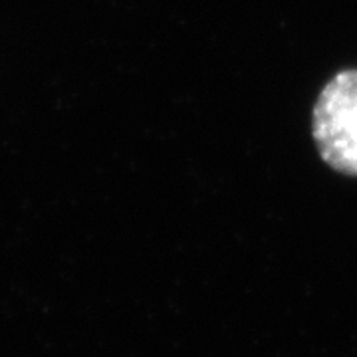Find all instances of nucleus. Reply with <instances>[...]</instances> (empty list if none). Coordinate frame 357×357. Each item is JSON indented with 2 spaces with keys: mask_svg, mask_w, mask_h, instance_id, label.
Returning <instances> with one entry per match:
<instances>
[{
  "mask_svg": "<svg viewBox=\"0 0 357 357\" xmlns=\"http://www.w3.org/2000/svg\"><path fill=\"white\" fill-rule=\"evenodd\" d=\"M312 137L333 171L357 177V68L330 77L312 112Z\"/></svg>",
  "mask_w": 357,
  "mask_h": 357,
  "instance_id": "nucleus-1",
  "label": "nucleus"
}]
</instances>
